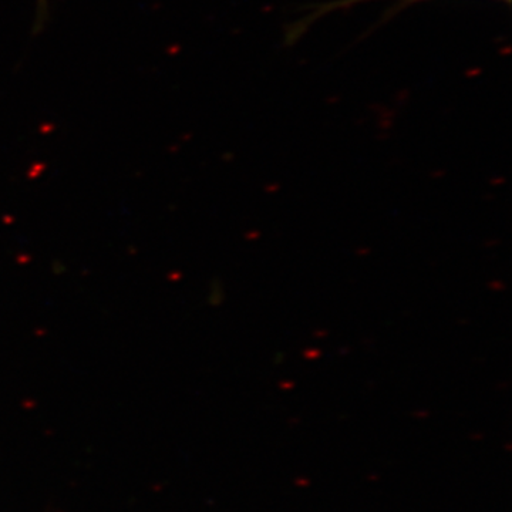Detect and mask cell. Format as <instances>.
I'll return each mask as SVG.
<instances>
[{
	"label": "cell",
	"instance_id": "6da1fadb",
	"mask_svg": "<svg viewBox=\"0 0 512 512\" xmlns=\"http://www.w3.org/2000/svg\"><path fill=\"white\" fill-rule=\"evenodd\" d=\"M504 2H510V0H504Z\"/></svg>",
	"mask_w": 512,
	"mask_h": 512
}]
</instances>
